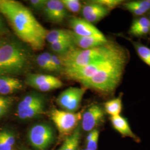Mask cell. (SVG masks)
<instances>
[{
  "instance_id": "1",
  "label": "cell",
  "mask_w": 150,
  "mask_h": 150,
  "mask_svg": "<svg viewBox=\"0 0 150 150\" xmlns=\"http://www.w3.org/2000/svg\"><path fill=\"white\" fill-rule=\"evenodd\" d=\"M0 14L6 18L17 37L34 51L43 49L48 32L31 10L19 1L0 0Z\"/></svg>"
},
{
  "instance_id": "2",
  "label": "cell",
  "mask_w": 150,
  "mask_h": 150,
  "mask_svg": "<svg viewBox=\"0 0 150 150\" xmlns=\"http://www.w3.org/2000/svg\"><path fill=\"white\" fill-rule=\"evenodd\" d=\"M129 59V51L125 48L106 67L82 85L104 95L112 93L121 81Z\"/></svg>"
},
{
  "instance_id": "3",
  "label": "cell",
  "mask_w": 150,
  "mask_h": 150,
  "mask_svg": "<svg viewBox=\"0 0 150 150\" xmlns=\"http://www.w3.org/2000/svg\"><path fill=\"white\" fill-rule=\"evenodd\" d=\"M123 48L118 43L109 41L101 46L87 50L75 47L66 54L59 56L62 61L64 69L80 67L110 57Z\"/></svg>"
},
{
  "instance_id": "4",
  "label": "cell",
  "mask_w": 150,
  "mask_h": 150,
  "mask_svg": "<svg viewBox=\"0 0 150 150\" xmlns=\"http://www.w3.org/2000/svg\"><path fill=\"white\" fill-rule=\"evenodd\" d=\"M30 60L31 54L25 45L5 41L0 47V76L21 74L28 69Z\"/></svg>"
},
{
  "instance_id": "5",
  "label": "cell",
  "mask_w": 150,
  "mask_h": 150,
  "mask_svg": "<svg viewBox=\"0 0 150 150\" xmlns=\"http://www.w3.org/2000/svg\"><path fill=\"white\" fill-rule=\"evenodd\" d=\"M123 47L117 54L105 59L95 62L93 64L80 67L66 68L62 72L70 80H74L80 83H82L89 80L100 71L104 69L109 64L117 55L125 49Z\"/></svg>"
},
{
  "instance_id": "6",
  "label": "cell",
  "mask_w": 150,
  "mask_h": 150,
  "mask_svg": "<svg viewBox=\"0 0 150 150\" xmlns=\"http://www.w3.org/2000/svg\"><path fill=\"white\" fill-rule=\"evenodd\" d=\"M50 116L60 134L70 136L78 127L82 119V113L70 112L54 109L50 113Z\"/></svg>"
},
{
  "instance_id": "7",
  "label": "cell",
  "mask_w": 150,
  "mask_h": 150,
  "mask_svg": "<svg viewBox=\"0 0 150 150\" xmlns=\"http://www.w3.org/2000/svg\"><path fill=\"white\" fill-rule=\"evenodd\" d=\"M86 90L84 87H70L59 94L56 99V102L63 110L75 112L80 106Z\"/></svg>"
},
{
  "instance_id": "8",
  "label": "cell",
  "mask_w": 150,
  "mask_h": 150,
  "mask_svg": "<svg viewBox=\"0 0 150 150\" xmlns=\"http://www.w3.org/2000/svg\"><path fill=\"white\" fill-rule=\"evenodd\" d=\"M29 140L38 150L47 149L54 141V132L47 124H38L32 127L28 134Z\"/></svg>"
},
{
  "instance_id": "9",
  "label": "cell",
  "mask_w": 150,
  "mask_h": 150,
  "mask_svg": "<svg viewBox=\"0 0 150 150\" xmlns=\"http://www.w3.org/2000/svg\"><path fill=\"white\" fill-rule=\"evenodd\" d=\"M26 83L36 90L48 92L61 88L63 82L54 76L39 74H29L26 79Z\"/></svg>"
},
{
  "instance_id": "10",
  "label": "cell",
  "mask_w": 150,
  "mask_h": 150,
  "mask_svg": "<svg viewBox=\"0 0 150 150\" xmlns=\"http://www.w3.org/2000/svg\"><path fill=\"white\" fill-rule=\"evenodd\" d=\"M105 113L102 107L95 104L90 106L83 113L81 126L86 132H90L104 121Z\"/></svg>"
},
{
  "instance_id": "11",
  "label": "cell",
  "mask_w": 150,
  "mask_h": 150,
  "mask_svg": "<svg viewBox=\"0 0 150 150\" xmlns=\"http://www.w3.org/2000/svg\"><path fill=\"white\" fill-rule=\"evenodd\" d=\"M110 11L95 1L87 2L82 6L81 9L83 18L92 24L102 20L110 13Z\"/></svg>"
},
{
  "instance_id": "12",
  "label": "cell",
  "mask_w": 150,
  "mask_h": 150,
  "mask_svg": "<svg viewBox=\"0 0 150 150\" xmlns=\"http://www.w3.org/2000/svg\"><path fill=\"white\" fill-rule=\"evenodd\" d=\"M42 12L48 21L53 23H61L68 16L61 0H47Z\"/></svg>"
},
{
  "instance_id": "13",
  "label": "cell",
  "mask_w": 150,
  "mask_h": 150,
  "mask_svg": "<svg viewBox=\"0 0 150 150\" xmlns=\"http://www.w3.org/2000/svg\"><path fill=\"white\" fill-rule=\"evenodd\" d=\"M69 26L72 31L81 36H102L104 35L93 24L77 17L70 18Z\"/></svg>"
},
{
  "instance_id": "14",
  "label": "cell",
  "mask_w": 150,
  "mask_h": 150,
  "mask_svg": "<svg viewBox=\"0 0 150 150\" xmlns=\"http://www.w3.org/2000/svg\"><path fill=\"white\" fill-rule=\"evenodd\" d=\"M72 40L75 46L82 50L94 48L107 43L109 40L104 35L102 36H81L71 30Z\"/></svg>"
},
{
  "instance_id": "15",
  "label": "cell",
  "mask_w": 150,
  "mask_h": 150,
  "mask_svg": "<svg viewBox=\"0 0 150 150\" xmlns=\"http://www.w3.org/2000/svg\"><path fill=\"white\" fill-rule=\"evenodd\" d=\"M22 88L23 83L19 79L11 76H0V95H10Z\"/></svg>"
},
{
  "instance_id": "16",
  "label": "cell",
  "mask_w": 150,
  "mask_h": 150,
  "mask_svg": "<svg viewBox=\"0 0 150 150\" xmlns=\"http://www.w3.org/2000/svg\"><path fill=\"white\" fill-rule=\"evenodd\" d=\"M110 120L113 128L123 136L129 137L134 139L136 141H139V139L132 132L129 122L127 120L121 115L111 116Z\"/></svg>"
},
{
  "instance_id": "17",
  "label": "cell",
  "mask_w": 150,
  "mask_h": 150,
  "mask_svg": "<svg viewBox=\"0 0 150 150\" xmlns=\"http://www.w3.org/2000/svg\"><path fill=\"white\" fill-rule=\"evenodd\" d=\"M123 8L131 12L134 16H143L150 10V0H139L123 2Z\"/></svg>"
},
{
  "instance_id": "18",
  "label": "cell",
  "mask_w": 150,
  "mask_h": 150,
  "mask_svg": "<svg viewBox=\"0 0 150 150\" xmlns=\"http://www.w3.org/2000/svg\"><path fill=\"white\" fill-rule=\"evenodd\" d=\"M45 101L43 98L27 110L17 112V116L22 120H30L42 115L45 112Z\"/></svg>"
},
{
  "instance_id": "19",
  "label": "cell",
  "mask_w": 150,
  "mask_h": 150,
  "mask_svg": "<svg viewBox=\"0 0 150 150\" xmlns=\"http://www.w3.org/2000/svg\"><path fill=\"white\" fill-rule=\"evenodd\" d=\"M67 41H72L69 30L56 29L48 31L46 37V41L50 44Z\"/></svg>"
},
{
  "instance_id": "20",
  "label": "cell",
  "mask_w": 150,
  "mask_h": 150,
  "mask_svg": "<svg viewBox=\"0 0 150 150\" xmlns=\"http://www.w3.org/2000/svg\"><path fill=\"white\" fill-rule=\"evenodd\" d=\"M118 36H121V37L126 38L127 40L129 41L131 43L134 50L136 51V53L139 56V58L144 61L145 64H147L150 67V48L147 46H145L144 44L141 43L139 41H136L132 40L130 38H127L126 36L118 34Z\"/></svg>"
},
{
  "instance_id": "21",
  "label": "cell",
  "mask_w": 150,
  "mask_h": 150,
  "mask_svg": "<svg viewBox=\"0 0 150 150\" xmlns=\"http://www.w3.org/2000/svg\"><path fill=\"white\" fill-rule=\"evenodd\" d=\"M43 98V95L39 93L32 92L28 93L25 96L23 97L18 104L17 112H21L27 110Z\"/></svg>"
},
{
  "instance_id": "22",
  "label": "cell",
  "mask_w": 150,
  "mask_h": 150,
  "mask_svg": "<svg viewBox=\"0 0 150 150\" xmlns=\"http://www.w3.org/2000/svg\"><path fill=\"white\" fill-rule=\"evenodd\" d=\"M81 137L80 127L75 129L72 134L69 136L59 150H77Z\"/></svg>"
},
{
  "instance_id": "23",
  "label": "cell",
  "mask_w": 150,
  "mask_h": 150,
  "mask_svg": "<svg viewBox=\"0 0 150 150\" xmlns=\"http://www.w3.org/2000/svg\"><path fill=\"white\" fill-rule=\"evenodd\" d=\"M122 95L121 94L117 98L109 100L105 103V111L111 116L120 115L122 109Z\"/></svg>"
},
{
  "instance_id": "24",
  "label": "cell",
  "mask_w": 150,
  "mask_h": 150,
  "mask_svg": "<svg viewBox=\"0 0 150 150\" xmlns=\"http://www.w3.org/2000/svg\"><path fill=\"white\" fill-rule=\"evenodd\" d=\"M50 47L52 51L58 55L66 54L71 50L77 47L72 41H61L50 44Z\"/></svg>"
},
{
  "instance_id": "25",
  "label": "cell",
  "mask_w": 150,
  "mask_h": 150,
  "mask_svg": "<svg viewBox=\"0 0 150 150\" xmlns=\"http://www.w3.org/2000/svg\"><path fill=\"white\" fill-rule=\"evenodd\" d=\"M15 139L13 134L7 131L0 132V150H12Z\"/></svg>"
},
{
  "instance_id": "26",
  "label": "cell",
  "mask_w": 150,
  "mask_h": 150,
  "mask_svg": "<svg viewBox=\"0 0 150 150\" xmlns=\"http://www.w3.org/2000/svg\"><path fill=\"white\" fill-rule=\"evenodd\" d=\"M61 2L67 11L78 13L81 11L82 5L79 0H61Z\"/></svg>"
},
{
  "instance_id": "27",
  "label": "cell",
  "mask_w": 150,
  "mask_h": 150,
  "mask_svg": "<svg viewBox=\"0 0 150 150\" xmlns=\"http://www.w3.org/2000/svg\"><path fill=\"white\" fill-rule=\"evenodd\" d=\"M13 102L10 97L0 95V117H3L8 111Z\"/></svg>"
},
{
  "instance_id": "28",
  "label": "cell",
  "mask_w": 150,
  "mask_h": 150,
  "mask_svg": "<svg viewBox=\"0 0 150 150\" xmlns=\"http://www.w3.org/2000/svg\"><path fill=\"white\" fill-rule=\"evenodd\" d=\"M150 24V20L147 17H139L134 19V21L132 22L129 31H133L142 27H149Z\"/></svg>"
},
{
  "instance_id": "29",
  "label": "cell",
  "mask_w": 150,
  "mask_h": 150,
  "mask_svg": "<svg viewBox=\"0 0 150 150\" xmlns=\"http://www.w3.org/2000/svg\"><path fill=\"white\" fill-rule=\"evenodd\" d=\"M97 3L101 5L111 11L113 9L121 5L124 2L122 0H95Z\"/></svg>"
},
{
  "instance_id": "30",
  "label": "cell",
  "mask_w": 150,
  "mask_h": 150,
  "mask_svg": "<svg viewBox=\"0 0 150 150\" xmlns=\"http://www.w3.org/2000/svg\"><path fill=\"white\" fill-rule=\"evenodd\" d=\"M36 62L38 66L42 70L47 72H53V70H52L47 59L42 53L38 54L36 57Z\"/></svg>"
},
{
  "instance_id": "31",
  "label": "cell",
  "mask_w": 150,
  "mask_h": 150,
  "mask_svg": "<svg viewBox=\"0 0 150 150\" xmlns=\"http://www.w3.org/2000/svg\"><path fill=\"white\" fill-rule=\"evenodd\" d=\"M47 0H31L29 3L32 8L38 11H43Z\"/></svg>"
},
{
  "instance_id": "32",
  "label": "cell",
  "mask_w": 150,
  "mask_h": 150,
  "mask_svg": "<svg viewBox=\"0 0 150 150\" xmlns=\"http://www.w3.org/2000/svg\"><path fill=\"white\" fill-rule=\"evenodd\" d=\"M99 131H97L96 132L92 139L87 142V149L88 150H96L97 149L98 141L99 137Z\"/></svg>"
},
{
  "instance_id": "33",
  "label": "cell",
  "mask_w": 150,
  "mask_h": 150,
  "mask_svg": "<svg viewBox=\"0 0 150 150\" xmlns=\"http://www.w3.org/2000/svg\"><path fill=\"white\" fill-rule=\"evenodd\" d=\"M52 59L56 72L62 71L64 69L63 64L59 56L56 54H52Z\"/></svg>"
},
{
  "instance_id": "34",
  "label": "cell",
  "mask_w": 150,
  "mask_h": 150,
  "mask_svg": "<svg viewBox=\"0 0 150 150\" xmlns=\"http://www.w3.org/2000/svg\"><path fill=\"white\" fill-rule=\"evenodd\" d=\"M5 31V26L0 14V35Z\"/></svg>"
},
{
  "instance_id": "35",
  "label": "cell",
  "mask_w": 150,
  "mask_h": 150,
  "mask_svg": "<svg viewBox=\"0 0 150 150\" xmlns=\"http://www.w3.org/2000/svg\"><path fill=\"white\" fill-rule=\"evenodd\" d=\"M5 42V41L4 40H0V47Z\"/></svg>"
},
{
  "instance_id": "36",
  "label": "cell",
  "mask_w": 150,
  "mask_h": 150,
  "mask_svg": "<svg viewBox=\"0 0 150 150\" xmlns=\"http://www.w3.org/2000/svg\"><path fill=\"white\" fill-rule=\"evenodd\" d=\"M148 18H149V20H150V13H149V17H148Z\"/></svg>"
},
{
  "instance_id": "37",
  "label": "cell",
  "mask_w": 150,
  "mask_h": 150,
  "mask_svg": "<svg viewBox=\"0 0 150 150\" xmlns=\"http://www.w3.org/2000/svg\"></svg>"
},
{
  "instance_id": "38",
  "label": "cell",
  "mask_w": 150,
  "mask_h": 150,
  "mask_svg": "<svg viewBox=\"0 0 150 150\" xmlns=\"http://www.w3.org/2000/svg\"><path fill=\"white\" fill-rule=\"evenodd\" d=\"M88 150L87 149H85V150Z\"/></svg>"
}]
</instances>
